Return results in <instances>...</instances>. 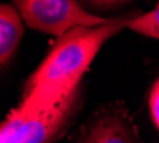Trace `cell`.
<instances>
[{
  "mask_svg": "<svg viewBox=\"0 0 159 143\" xmlns=\"http://www.w3.org/2000/svg\"><path fill=\"white\" fill-rule=\"evenodd\" d=\"M73 143H142L136 127L119 106H107L80 129Z\"/></svg>",
  "mask_w": 159,
  "mask_h": 143,
  "instance_id": "obj_4",
  "label": "cell"
},
{
  "mask_svg": "<svg viewBox=\"0 0 159 143\" xmlns=\"http://www.w3.org/2000/svg\"><path fill=\"white\" fill-rule=\"evenodd\" d=\"M82 106L80 87L50 106L15 109L0 127V143H55L73 122Z\"/></svg>",
  "mask_w": 159,
  "mask_h": 143,
  "instance_id": "obj_2",
  "label": "cell"
},
{
  "mask_svg": "<svg viewBox=\"0 0 159 143\" xmlns=\"http://www.w3.org/2000/svg\"><path fill=\"white\" fill-rule=\"evenodd\" d=\"M128 29L133 30L135 33L149 36L159 40V3L156 7L149 13L135 15L129 22H128Z\"/></svg>",
  "mask_w": 159,
  "mask_h": 143,
  "instance_id": "obj_6",
  "label": "cell"
},
{
  "mask_svg": "<svg viewBox=\"0 0 159 143\" xmlns=\"http://www.w3.org/2000/svg\"><path fill=\"white\" fill-rule=\"evenodd\" d=\"M149 109H151L152 119L159 130V79L155 82L151 90V95H149Z\"/></svg>",
  "mask_w": 159,
  "mask_h": 143,
  "instance_id": "obj_8",
  "label": "cell"
},
{
  "mask_svg": "<svg viewBox=\"0 0 159 143\" xmlns=\"http://www.w3.org/2000/svg\"><path fill=\"white\" fill-rule=\"evenodd\" d=\"M135 15L138 13L111 19L95 27H73L60 36L44 60L30 74L19 106L26 109L50 106L79 87L82 76L103 43L126 27Z\"/></svg>",
  "mask_w": 159,
  "mask_h": 143,
  "instance_id": "obj_1",
  "label": "cell"
},
{
  "mask_svg": "<svg viewBox=\"0 0 159 143\" xmlns=\"http://www.w3.org/2000/svg\"><path fill=\"white\" fill-rule=\"evenodd\" d=\"M83 7H89L93 11H107L130 3L132 0H79Z\"/></svg>",
  "mask_w": 159,
  "mask_h": 143,
  "instance_id": "obj_7",
  "label": "cell"
},
{
  "mask_svg": "<svg viewBox=\"0 0 159 143\" xmlns=\"http://www.w3.org/2000/svg\"><path fill=\"white\" fill-rule=\"evenodd\" d=\"M29 27L53 36H63L73 27H95L111 19L88 11L79 0H13Z\"/></svg>",
  "mask_w": 159,
  "mask_h": 143,
  "instance_id": "obj_3",
  "label": "cell"
},
{
  "mask_svg": "<svg viewBox=\"0 0 159 143\" xmlns=\"http://www.w3.org/2000/svg\"><path fill=\"white\" fill-rule=\"evenodd\" d=\"M23 19L17 9L10 4L0 7V62L6 66L15 56L23 36Z\"/></svg>",
  "mask_w": 159,
  "mask_h": 143,
  "instance_id": "obj_5",
  "label": "cell"
}]
</instances>
